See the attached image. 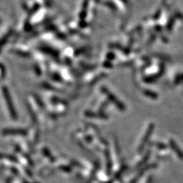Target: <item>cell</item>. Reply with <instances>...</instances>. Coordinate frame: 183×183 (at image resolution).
<instances>
[{
    "label": "cell",
    "mask_w": 183,
    "mask_h": 183,
    "mask_svg": "<svg viewBox=\"0 0 183 183\" xmlns=\"http://www.w3.org/2000/svg\"><path fill=\"white\" fill-rule=\"evenodd\" d=\"M3 93H4V96H5V98H6V101H7L8 105H9V111H10L11 113H12V116L15 117V116H16V114H15V111H14L13 105H12V101H11L10 96H9V92H8L7 89H6H6H4V90H3Z\"/></svg>",
    "instance_id": "obj_1"
},
{
    "label": "cell",
    "mask_w": 183,
    "mask_h": 183,
    "mask_svg": "<svg viewBox=\"0 0 183 183\" xmlns=\"http://www.w3.org/2000/svg\"><path fill=\"white\" fill-rule=\"evenodd\" d=\"M4 133H8V134H11V133H22V134H23V133H25V130H5Z\"/></svg>",
    "instance_id": "obj_2"
}]
</instances>
